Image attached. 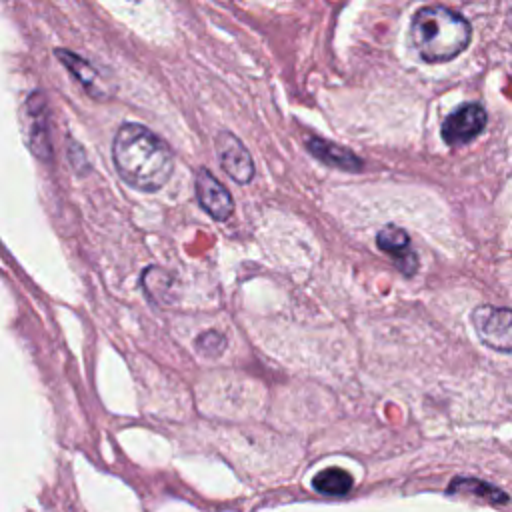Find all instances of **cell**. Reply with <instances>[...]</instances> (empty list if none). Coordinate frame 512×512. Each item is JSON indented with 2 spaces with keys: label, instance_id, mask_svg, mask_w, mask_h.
Segmentation results:
<instances>
[{
  "label": "cell",
  "instance_id": "ba28073f",
  "mask_svg": "<svg viewBox=\"0 0 512 512\" xmlns=\"http://www.w3.org/2000/svg\"><path fill=\"white\" fill-rule=\"evenodd\" d=\"M306 148L318 158L322 160L324 164L328 166H336L340 170H360L362 168V160L350 152L348 148L344 146H338V144H332L328 140H322V138H308L306 142Z\"/></svg>",
  "mask_w": 512,
  "mask_h": 512
},
{
  "label": "cell",
  "instance_id": "8992f818",
  "mask_svg": "<svg viewBox=\"0 0 512 512\" xmlns=\"http://www.w3.org/2000/svg\"><path fill=\"white\" fill-rule=\"evenodd\" d=\"M194 186H196V198H198L200 206L214 220H226L234 212V200H232L228 188L222 186L210 170L200 168L196 172Z\"/></svg>",
  "mask_w": 512,
  "mask_h": 512
},
{
  "label": "cell",
  "instance_id": "8fae6325",
  "mask_svg": "<svg viewBox=\"0 0 512 512\" xmlns=\"http://www.w3.org/2000/svg\"><path fill=\"white\" fill-rule=\"evenodd\" d=\"M56 56H58V58L64 62V66L78 78V82L84 84L86 90H90L92 94L100 92V88H98V84H100L98 72H96L86 60H82L80 56H76V54H72V52H68V50H56Z\"/></svg>",
  "mask_w": 512,
  "mask_h": 512
},
{
  "label": "cell",
  "instance_id": "9c48e42d",
  "mask_svg": "<svg viewBox=\"0 0 512 512\" xmlns=\"http://www.w3.org/2000/svg\"><path fill=\"white\" fill-rule=\"evenodd\" d=\"M28 130H30V148L40 158H50V140L46 130V112H44V100L40 94H34L28 98Z\"/></svg>",
  "mask_w": 512,
  "mask_h": 512
},
{
  "label": "cell",
  "instance_id": "7a4b0ae2",
  "mask_svg": "<svg viewBox=\"0 0 512 512\" xmlns=\"http://www.w3.org/2000/svg\"><path fill=\"white\" fill-rule=\"evenodd\" d=\"M472 30L464 16L446 6L420 8L410 24V40L426 62H448L470 42Z\"/></svg>",
  "mask_w": 512,
  "mask_h": 512
},
{
  "label": "cell",
  "instance_id": "52a82bcc",
  "mask_svg": "<svg viewBox=\"0 0 512 512\" xmlns=\"http://www.w3.org/2000/svg\"><path fill=\"white\" fill-rule=\"evenodd\" d=\"M376 244L382 252L390 254L396 260V266L406 274L412 276L418 268V256L410 250V236L404 228L396 224L384 226L376 234Z\"/></svg>",
  "mask_w": 512,
  "mask_h": 512
},
{
  "label": "cell",
  "instance_id": "4fadbf2b",
  "mask_svg": "<svg viewBox=\"0 0 512 512\" xmlns=\"http://www.w3.org/2000/svg\"><path fill=\"white\" fill-rule=\"evenodd\" d=\"M196 350L206 356V358H218L224 348H226V338L224 334H220L218 330H208V332H202L198 338H196Z\"/></svg>",
  "mask_w": 512,
  "mask_h": 512
},
{
  "label": "cell",
  "instance_id": "7c38bea8",
  "mask_svg": "<svg viewBox=\"0 0 512 512\" xmlns=\"http://www.w3.org/2000/svg\"><path fill=\"white\" fill-rule=\"evenodd\" d=\"M450 492H466V494H476L488 502H494V504H502V502H508V496L498 490L496 486L492 484H486L482 480H476V478H456L450 488Z\"/></svg>",
  "mask_w": 512,
  "mask_h": 512
},
{
  "label": "cell",
  "instance_id": "6da1fadb",
  "mask_svg": "<svg viewBox=\"0 0 512 512\" xmlns=\"http://www.w3.org/2000/svg\"><path fill=\"white\" fill-rule=\"evenodd\" d=\"M112 160L120 178L136 190H160L174 170L168 144L142 124H122L112 142Z\"/></svg>",
  "mask_w": 512,
  "mask_h": 512
},
{
  "label": "cell",
  "instance_id": "30bf717a",
  "mask_svg": "<svg viewBox=\"0 0 512 512\" xmlns=\"http://www.w3.org/2000/svg\"><path fill=\"white\" fill-rule=\"evenodd\" d=\"M354 478L342 468H324L312 478L314 490L328 496H342L352 490Z\"/></svg>",
  "mask_w": 512,
  "mask_h": 512
},
{
  "label": "cell",
  "instance_id": "277c9868",
  "mask_svg": "<svg viewBox=\"0 0 512 512\" xmlns=\"http://www.w3.org/2000/svg\"><path fill=\"white\" fill-rule=\"evenodd\" d=\"M484 126L486 110L478 102H466L442 122V140L448 146H464L472 142Z\"/></svg>",
  "mask_w": 512,
  "mask_h": 512
},
{
  "label": "cell",
  "instance_id": "5b68a950",
  "mask_svg": "<svg viewBox=\"0 0 512 512\" xmlns=\"http://www.w3.org/2000/svg\"><path fill=\"white\" fill-rule=\"evenodd\" d=\"M216 152L220 158V164L224 172L238 184H246L254 176V164L252 156L246 150V146L232 134V132H220L216 136Z\"/></svg>",
  "mask_w": 512,
  "mask_h": 512
},
{
  "label": "cell",
  "instance_id": "3957f363",
  "mask_svg": "<svg viewBox=\"0 0 512 512\" xmlns=\"http://www.w3.org/2000/svg\"><path fill=\"white\" fill-rule=\"evenodd\" d=\"M470 320L484 346L496 352H512V308L482 304L474 308Z\"/></svg>",
  "mask_w": 512,
  "mask_h": 512
}]
</instances>
